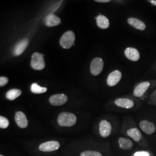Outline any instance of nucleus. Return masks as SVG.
<instances>
[{
	"instance_id": "nucleus-9",
	"label": "nucleus",
	"mask_w": 156,
	"mask_h": 156,
	"mask_svg": "<svg viewBox=\"0 0 156 156\" xmlns=\"http://www.w3.org/2000/svg\"><path fill=\"white\" fill-rule=\"evenodd\" d=\"M140 127L144 133L147 135L153 134L156 131V127L154 124L146 120H142L140 122Z\"/></svg>"
},
{
	"instance_id": "nucleus-19",
	"label": "nucleus",
	"mask_w": 156,
	"mask_h": 156,
	"mask_svg": "<svg viewBox=\"0 0 156 156\" xmlns=\"http://www.w3.org/2000/svg\"><path fill=\"white\" fill-rule=\"evenodd\" d=\"M127 134L128 136L136 142H139L142 139V134L138 128H129L127 131Z\"/></svg>"
},
{
	"instance_id": "nucleus-1",
	"label": "nucleus",
	"mask_w": 156,
	"mask_h": 156,
	"mask_svg": "<svg viewBox=\"0 0 156 156\" xmlns=\"http://www.w3.org/2000/svg\"><path fill=\"white\" fill-rule=\"evenodd\" d=\"M77 122L76 116L72 113L62 112L57 117L58 124L62 127H72Z\"/></svg>"
},
{
	"instance_id": "nucleus-4",
	"label": "nucleus",
	"mask_w": 156,
	"mask_h": 156,
	"mask_svg": "<svg viewBox=\"0 0 156 156\" xmlns=\"http://www.w3.org/2000/svg\"><path fill=\"white\" fill-rule=\"evenodd\" d=\"M104 66V62L101 58L97 57L94 58L90 65V72L91 74L94 76L100 75L103 69Z\"/></svg>"
},
{
	"instance_id": "nucleus-25",
	"label": "nucleus",
	"mask_w": 156,
	"mask_h": 156,
	"mask_svg": "<svg viewBox=\"0 0 156 156\" xmlns=\"http://www.w3.org/2000/svg\"><path fill=\"white\" fill-rule=\"evenodd\" d=\"M8 82V79L5 76H1L0 77V86L2 87L4 86Z\"/></svg>"
},
{
	"instance_id": "nucleus-17",
	"label": "nucleus",
	"mask_w": 156,
	"mask_h": 156,
	"mask_svg": "<svg viewBox=\"0 0 156 156\" xmlns=\"http://www.w3.org/2000/svg\"><path fill=\"white\" fill-rule=\"evenodd\" d=\"M118 144L120 149L123 150H130L133 148L134 144L130 140L124 137H120L118 140Z\"/></svg>"
},
{
	"instance_id": "nucleus-14",
	"label": "nucleus",
	"mask_w": 156,
	"mask_h": 156,
	"mask_svg": "<svg viewBox=\"0 0 156 156\" xmlns=\"http://www.w3.org/2000/svg\"><path fill=\"white\" fill-rule=\"evenodd\" d=\"M127 22L131 27L140 31H144L146 28V25L145 23L136 17L128 18Z\"/></svg>"
},
{
	"instance_id": "nucleus-22",
	"label": "nucleus",
	"mask_w": 156,
	"mask_h": 156,
	"mask_svg": "<svg viewBox=\"0 0 156 156\" xmlns=\"http://www.w3.org/2000/svg\"><path fill=\"white\" fill-rule=\"evenodd\" d=\"M80 156H102V155L97 151H87L81 153Z\"/></svg>"
},
{
	"instance_id": "nucleus-28",
	"label": "nucleus",
	"mask_w": 156,
	"mask_h": 156,
	"mask_svg": "<svg viewBox=\"0 0 156 156\" xmlns=\"http://www.w3.org/2000/svg\"><path fill=\"white\" fill-rule=\"evenodd\" d=\"M0 156H3V155H0Z\"/></svg>"
},
{
	"instance_id": "nucleus-3",
	"label": "nucleus",
	"mask_w": 156,
	"mask_h": 156,
	"mask_svg": "<svg viewBox=\"0 0 156 156\" xmlns=\"http://www.w3.org/2000/svg\"><path fill=\"white\" fill-rule=\"evenodd\" d=\"M44 55L35 52L33 53L31 57V66L35 70H42L45 67V62L44 58Z\"/></svg>"
},
{
	"instance_id": "nucleus-11",
	"label": "nucleus",
	"mask_w": 156,
	"mask_h": 156,
	"mask_svg": "<svg viewBox=\"0 0 156 156\" xmlns=\"http://www.w3.org/2000/svg\"><path fill=\"white\" fill-rule=\"evenodd\" d=\"M124 55L128 60L138 62L140 58V51L134 48H127L124 50Z\"/></svg>"
},
{
	"instance_id": "nucleus-23",
	"label": "nucleus",
	"mask_w": 156,
	"mask_h": 156,
	"mask_svg": "<svg viewBox=\"0 0 156 156\" xmlns=\"http://www.w3.org/2000/svg\"><path fill=\"white\" fill-rule=\"evenodd\" d=\"M9 125V120L7 118L4 116H0V128L5 129L8 127Z\"/></svg>"
},
{
	"instance_id": "nucleus-18",
	"label": "nucleus",
	"mask_w": 156,
	"mask_h": 156,
	"mask_svg": "<svg viewBox=\"0 0 156 156\" xmlns=\"http://www.w3.org/2000/svg\"><path fill=\"white\" fill-rule=\"evenodd\" d=\"M97 24L99 28L106 29L109 27L110 23L109 19L104 15H100L95 18Z\"/></svg>"
},
{
	"instance_id": "nucleus-5",
	"label": "nucleus",
	"mask_w": 156,
	"mask_h": 156,
	"mask_svg": "<svg viewBox=\"0 0 156 156\" xmlns=\"http://www.w3.org/2000/svg\"><path fill=\"white\" fill-rule=\"evenodd\" d=\"M60 143L56 140L47 141L39 145V151L43 152H51L57 151L60 148Z\"/></svg>"
},
{
	"instance_id": "nucleus-15",
	"label": "nucleus",
	"mask_w": 156,
	"mask_h": 156,
	"mask_svg": "<svg viewBox=\"0 0 156 156\" xmlns=\"http://www.w3.org/2000/svg\"><path fill=\"white\" fill-rule=\"evenodd\" d=\"M115 104L117 106L125 109H131L134 106V101L126 98H117L115 101Z\"/></svg>"
},
{
	"instance_id": "nucleus-7",
	"label": "nucleus",
	"mask_w": 156,
	"mask_h": 156,
	"mask_svg": "<svg viewBox=\"0 0 156 156\" xmlns=\"http://www.w3.org/2000/svg\"><path fill=\"white\" fill-rule=\"evenodd\" d=\"M122 77V73L119 71L115 70L112 71L108 76L107 78V84L109 86L113 87L116 86L120 81Z\"/></svg>"
},
{
	"instance_id": "nucleus-10",
	"label": "nucleus",
	"mask_w": 156,
	"mask_h": 156,
	"mask_svg": "<svg viewBox=\"0 0 156 156\" xmlns=\"http://www.w3.org/2000/svg\"><path fill=\"white\" fill-rule=\"evenodd\" d=\"M151 86V83L148 81H145L138 84L135 88L133 94L136 97H141L143 96Z\"/></svg>"
},
{
	"instance_id": "nucleus-12",
	"label": "nucleus",
	"mask_w": 156,
	"mask_h": 156,
	"mask_svg": "<svg viewBox=\"0 0 156 156\" xmlns=\"http://www.w3.org/2000/svg\"><path fill=\"white\" fill-rule=\"evenodd\" d=\"M15 122L17 126L21 128H26L28 126V120L26 115L22 112H17L15 116Z\"/></svg>"
},
{
	"instance_id": "nucleus-27",
	"label": "nucleus",
	"mask_w": 156,
	"mask_h": 156,
	"mask_svg": "<svg viewBox=\"0 0 156 156\" xmlns=\"http://www.w3.org/2000/svg\"><path fill=\"white\" fill-rule=\"evenodd\" d=\"M149 1L151 2V4L156 6V0H151V1Z\"/></svg>"
},
{
	"instance_id": "nucleus-6",
	"label": "nucleus",
	"mask_w": 156,
	"mask_h": 156,
	"mask_svg": "<svg viewBox=\"0 0 156 156\" xmlns=\"http://www.w3.org/2000/svg\"><path fill=\"white\" fill-rule=\"evenodd\" d=\"M68 101V97L64 94H58L51 96L49 101L53 106H61L65 104Z\"/></svg>"
},
{
	"instance_id": "nucleus-20",
	"label": "nucleus",
	"mask_w": 156,
	"mask_h": 156,
	"mask_svg": "<svg viewBox=\"0 0 156 156\" xmlns=\"http://www.w3.org/2000/svg\"><path fill=\"white\" fill-rule=\"evenodd\" d=\"M22 91L21 90L17 89L9 90L6 94V97L9 100H15L17 97H19L20 95L22 94Z\"/></svg>"
},
{
	"instance_id": "nucleus-26",
	"label": "nucleus",
	"mask_w": 156,
	"mask_h": 156,
	"mask_svg": "<svg viewBox=\"0 0 156 156\" xmlns=\"http://www.w3.org/2000/svg\"><path fill=\"white\" fill-rule=\"evenodd\" d=\"M95 2L100 3H106L110 2V0H95Z\"/></svg>"
},
{
	"instance_id": "nucleus-24",
	"label": "nucleus",
	"mask_w": 156,
	"mask_h": 156,
	"mask_svg": "<svg viewBox=\"0 0 156 156\" xmlns=\"http://www.w3.org/2000/svg\"><path fill=\"white\" fill-rule=\"evenodd\" d=\"M134 156H151V154L147 151H138L134 153Z\"/></svg>"
},
{
	"instance_id": "nucleus-21",
	"label": "nucleus",
	"mask_w": 156,
	"mask_h": 156,
	"mask_svg": "<svg viewBox=\"0 0 156 156\" xmlns=\"http://www.w3.org/2000/svg\"><path fill=\"white\" fill-rule=\"evenodd\" d=\"M47 90L48 89L46 87H41L39 86V84L36 83H34L31 86V91L34 94H38L45 93L47 91Z\"/></svg>"
},
{
	"instance_id": "nucleus-2",
	"label": "nucleus",
	"mask_w": 156,
	"mask_h": 156,
	"mask_svg": "<svg viewBox=\"0 0 156 156\" xmlns=\"http://www.w3.org/2000/svg\"><path fill=\"white\" fill-rule=\"evenodd\" d=\"M75 41V34L72 31H68L62 35L60 40V44L62 48L68 49L74 45Z\"/></svg>"
},
{
	"instance_id": "nucleus-13",
	"label": "nucleus",
	"mask_w": 156,
	"mask_h": 156,
	"mask_svg": "<svg viewBox=\"0 0 156 156\" xmlns=\"http://www.w3.org/2000/svg\"><path fill=\"white\" fill-rule=\"evenodd\" d=\"M60 23H61L60 18L52 13L48 15L44 19V24L45 26L49 27L57 26L59 25Z\"/></svg>"
},
{
	"instance_id": "nucleus-8",
	"label": "nucleus",
	"mask_w": 156,
	"mask_h": 156,
	"mask_svg": "<svg viewBox=\"0 0 156 156\" xmlns=\"http://www.w3.org/2000/svg\"><path fill=\"white\" fill-rule=\"evenodd\" d=\"M111 124L106 120H103L99 124L100 134L102 138L108 137L112 132Z\"/></svg>"
},
{
	"instance_id": "nucleus-16",
	"label": "nucleus",
	"mask_w": 156,
	"mask_h": 156,
	"mask_svg": "<svg viewBox=\"0 0 156 156\" xmlns=\"http://www.w3.org/2000/svg\"><path fill=\"white\" fill-rule=\"evenodd\" d=\"M28 40L27 39H24L20 41L15 47L13 50V55L14 56H17L22 55L24 51L26 50L28 45Z\"/></svg>"
}]
</instances>
